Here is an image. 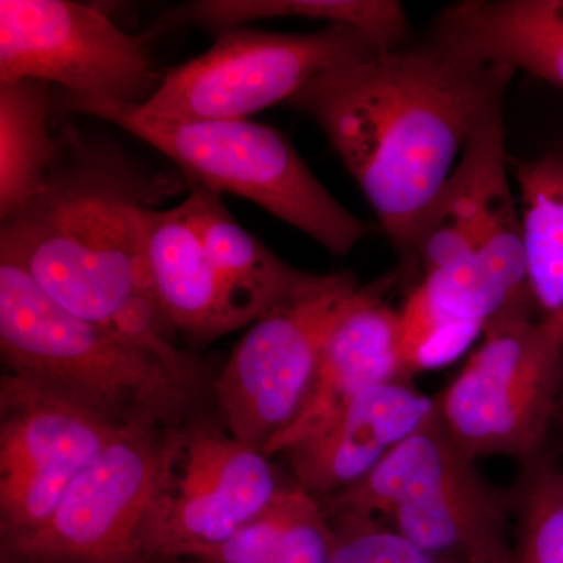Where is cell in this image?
Wrapping results in <instances>:
<instances>
[{"label":"cell","instance_id":"15","mask_svg":"<svg viewBox=\"0 0 563 563\" xmlns=\"http://www.w3.org/2000/svg\"><path fill=\"white\" fill-rule=\"evenodd\" d=\"M152 280L166 321L196 346L252 324L179 209L144 211Z\"/></svg>","mask_w":563,"mask_h":563},{"label":"cell","instance_id":"20","mask_svg":"<svg viewBox=\"0 0 563 563\" xmlns=\"http://www.w3.org/2000/svg\"><path fill=\"white\" fill-rule=\"evenodd\" d=\"M335 536L320 499L295 483L198 563H331Z\"/></svg>","mask_w":563,"mask_h":563},{"label":"cell","instance_id":"4","mask_svg":"<svg viewBox=\"0 0 563 563\" xmlns=\"http://www.w3.org/2000/svg\"><path fill=\"white\" fill-rule=\"evenodd\" d=\"M57 95L55 109L124 129L172 158L190 184L250 199L333 255L350 254L373 231L325 190L276 129L247 120H173L133 103Z\"/></svg>","mask_w":563,"mask_h":563},{"label":"cell","instance_id":"6","mask_svg":"<svg viewBox=\"0 0 563 563\" xmlns=\"http://www.w3.org/2000/svg\"><path fill=\"white\" fill-rule=\"evenodd\" d=\"M437 413L466 459H521L550 444L563 412V339L532 298L512 303L442 393Z\"/></svg>","mask_w":563,"mask_h":563},{"label":"cell","instance_id":"3","mask_svg":"<svg viewBox=\"0 0 563 563\" xmlns=\"http://www.w3.org/2000/svg\"><path fill=\"white\" fill-rule=\"evenodd\" d=\"M0 354L5 372L114 428H177L203 396L161 358L63 309L3 261Z\"/></svg>","mask_w":563,"mask_h":563},{"label":"cell","instance_id":"23","mask_svg":"<svg viewBox=\"0 0 563 563\" xmlns=\"http://www.w3.org/2000/svg\"><path fill=\"white\" fill-rule=\"evenodd\" d=\"M331 563H455L415 547L374 515L336 510Z\"/></svg>","mask_w":563,"mask_h":563},{"label":"cell","instance_id":"1","mask_svg":"<svg viewBox=\"0 0 563 563\" xmlns=\"http://www.w3.org/2000/svg\"><path fill=\"white\" fill-rule=\"evenodd\" d=\"M514 76L426 33L325 70L290 99L320 125L368 199L398 257L396 280L466 143L504 106Z\"/></svg>","mask_w":563,"mask_h":563},{"label":"cell","instance_id":"16","mask_svg":"<svg viewBox=\"0 0 563 563\" xmlns=\"http://www.w3.org/2000/svg\"><path fill=\"white\" fill-rule=\"evenodd\" d=\"M428 33L563 90V0H465L440 11Z\"/></svg>","mask_w":563,"mask_h":563},{"label":"cell","instance_id":"18","mask_svg":"<svg viewBox=\"0 0 563 563\" xmlns=\"http://www.w3.org/2000/svg\"><path fill=\"white\" fill-rule=\"evenodd\" d=\"M515 177L529 290L540 317L563 339V154L520 163Z\"/></svg>","mask_w":563,"mask_h":563},{"label":"cell","instance_id":"10","mask_svg":"<svg viewBox=\"0 0 563 563\" xmlns=\"http://www.w3.org/2000/svg\"><path fill=\"white\" fill-rule=\"evenodd\" d=\"M285 485L272 457L192 415L177 431L144 562L201 561L262 514Z\"/></svg>","mask_w":563,"mask_h":563},{"label":"cell","instance_id":"11","mask_svg":"<svg viewBox=\"0 0 563 563\" xmlns=\"http://www.w3.org/2000/svg\"><path fill=\"white\" fill-rule=\"evenodd\" d=\"M40 80L85 98L143 106L162 84L146 36L73 0H0V84Z\"/></svg>","mask_w":563,"mask_h":563},{"label":"cell","instance_id":"8","mask_svg":"<svg viewBox=\"0 0 563 563\" xmlns=\"http://www.w3.org/2000/svg\"><path fill=\"white\" fill-rule=\"evenodd\" d=\"M177 428H124L3 563H146L144 544L168 476Z\"/></svg>","mask_w":563,"mask_h":563},{"label":"cell","instance_id":"2","mask_svg":"<svg viewBox=\"0 0 563 563\" xmlns=\"http://www.w3.org/2000/svg\"><path fill=\"white\" fill-rule=\"evenodd\" d=\"M172 180L155 179L113 144L65 133L38 192L0 228V261L81 320L161 358L206 393L199 363L176 344L152 280L144 211Z\"/></svg>","mask_w":563,"mask_h":563},{"label":"cell","instance_id":"21","mask_svg":"<svg viewBox=\"0 0 563 563\" xmlns=\"http://www.w3.org/2000/svg\"><path fill=\"white\" fill-rule=\"evenodd\" d=\"M303 18L346 25L372 36L385 47L413 40L409 18L395 0H201L172 14L176 24H195L222 32L244 22Z\"/></svg>","mask_w":563,"mask_h":563},{"label":"cell","instance_id":"12","mask_svg":"<svg viewBox=\"0 0 563 563\" xmlns=\"http://www.w3.org/2000/svg\"><path fill=\"white\" fill-rule=\"evenodd\" d=\"M73 404L3 372L0 377V543L46 523L69 485L118 435Z\"/></svg>","mask_w":563,"mask_h":563},{"label":"cell","instance_id":"14","mask_svg":"<svg viewBox=\"0 0 563 563\" xmlns=\"http://www.w3.org/2000/svg\"><path fill=\"white\" fill-rule=\"evenodd\" d=\"M398 288L395 273L363 285L361 298L344 314L322 351L320 366L301 413L263 454L287 453L335 417L358 395L391 380H412L404 372L399 310L385 301Z\"/></svg>","mask_w":563,"mask_h":563},{"label":"cell","instance_id":"19","mask_svg":"<svg viewBox=\"0 0 563 563\" xmlns=\"http://www.w3.org/2000/svg\"><path fill=\"white\" fill-rule=\"evenodd\" d=\"M40 80L0 84V220H10L43 187L60 152L52 135L54 107Z\"/></svg>","mask_w":563,"mask_h":563},{"label":"cell","instance_id":"24","mask_svg":"<svg viewBox=\"0 0 563 563\" xmlns=\"http://www.w3.org/2000/svg\"><path fill=\"white\" fill-rule=\"evenodd\" d=\"M551 443L554 444L555 451L561 455L563 462V412L559 417L558 424H555L554 435L551 439Z\"/></svg>","mask_w":563,"mask_h":563},{"label":"cell","instance_id":"17","mask_svg":"<svg viewBox=\"0 0 563 563\" xmlns=\"http://www.w3.org/2000/svg\"><path fill=\"white\" fill-rule=\"evenodd\" d=\"M179 209L254 321L279 303L314 290L328 277L292 268L277 257L235 221L220 192L191 184Z\"/></svg>","mask_w":563,"mask_h":563},{"label":"cell","instance_id":"9","mask_svg":"<svg viewBox=\"0 0 563 563\" xmlns=\"http://www.w3.org/2000/svg\"><path fill=\"white\" fill-rule=\"evenodd\" d=\"M374 49L388 47L346 25L312 33L229 29L209 51L166 70L143 107L173 120H246L290 102L325 70Z\"/></svg>","mask_w":563,"mask_h":563},{"label":"cell","instance_id":"7","mask_svg":"<svg viewBox=\"0 0 563 563\" xmlns=\"http://www.w3.org/2000/svg\"><path fill=\"white\" fill-rule=\"evenodd\" d=\"M362 290L354 273L328 274L320 287L252 322L210 384L233 439L263 453L290 428L312 390L325 343Z\"/></svg>","mask_w":563,"mask_h":563},{"label":"cell","instance_id":"13","mask_svg":"<svg viewBox=\"0 0 563 563\" xmlns=\"http://www.w3.org/2000/svg\"><path fill=\"white\" fill-rule=\"evenodd\" d=\"M435 396L412 380L376 385L285 455L292 483L325 501L365 479L404 440L435 413Z\"/></svg>","mask_w":563,"mask_h":563},{"label":"cell","instance_id":"22","mask_svg":"<svg viewBox=\"0 0 563 563\" xmlns=\"http://www.w3.org/2000/svg\"><path fill=\"white\" fill-rule=\"evenodd\" d=\"M512 563H563V462L550 442L518 461Z\"/></svg>","mask_w":563,"mask_h":563},{"label":"cell","instance_id":"5","mask_svg":"<svg viewBox=\"0 0 563 563\" xmlns=\"http://www.w3.org/2000/svg\"><path fill=\"white\" fill-rule=\"evenodd\" d=\"M328 512L374 515L426 553L455 563H512L510 488L461 453L439 413L365 479L321 501Z\"/></svg>","mask_w":563,"mask_h":563}]
</instances>
